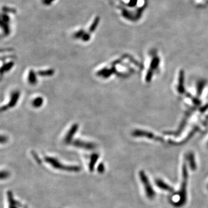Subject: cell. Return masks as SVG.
<instances>
[{"mask_svg":"<svg viewBox=\"0 0 208 208\" xmlns=\"http://www.w3.org/2000/svg\"><path fill=\"white\" fill-rule=\"evenodd\" d=\"M189 178V173L187 171L186 164H184L182 167V182L180 188L178 192L179 200L176 202H173V205L176 208H181L186 204L187 187Z\"/></svg>","mask_w":208,"mask_h":208,"instance_id":"obj_1","label":"cell"},{"mask_svg":"<svg viewBox=\"0 0 208 208\" xmlns=\"http://www.w3.org/2000/svg\"><path fill=\"white\" fill-rule=\"evenodd\" d=\"M45 161L49 164L53 168L61 170L68 172H79L81 170V168L78 165H67L62 164L57 159L52 157H45Z\"/></svg>","mask_w":208,"mask_h":208,"instance_id":"obj_2","label":"cell"},{"mask_svg":"<svg viewBox=\"0 0 208 208\" xmlns=\"http://www.w3.org/2000/svg\"><path fill=\"white\" fill-rule=\"evenodd\" d=\"M139 176L141 183H142L145 189V191L147 198L149 200H153L156 197V192L153 187L151 186L150 180L149 179L147 175L144 171H140L139 172Z\"/></svg>","mask_w":208,"mask_h":208,"instance_id":"obj_3","label":"cell"},{"mask_svg":"<svg viewBox=\"0 0 208 208\" xmlns=\"http://www.w3.org/2000/svg\"><path fill=\"white\" fill-rule=\"evenodd\" d=\"M7 194L8 201L9 205L8 208H21L23 207V206L20 202L16 201L14 199L13 193L11 191L9 190L8 191Z\"/></svg>","mask_w":208,"mask_h":208,"instance_id":"obj_4","label":"cell"},{"mask_svg":"<svg viewBox=\"0 0 208 208\" xmlns=\"http://www.w3.org/2000/svg\"><path fill=\"white\" fill-rule=\"evenodd\" d=\"M72 145L76 147L82 148L86 150H93L96 147V145L94 144L80 140H75Z\"/></svg>","mask_w":208,"mask_h":208,"instance_id":"obj_5","label":"cell"},{"mask_svg":"<svg viewBox=\"0 0 208 208\" xmlns=\"http://www.w3.org/2000/svg\"><path fill=\"white\" fill-rule=\"evenodd\" d=\"M156 185L160 189L164 191H166L170 193H173L174 191V189L172 187L169 186L168 184L165 183L163 180L161 179H157L155 181Z\"/></svg>","mask_w":208,"mask_h":208,"instance_id":"obj_6","label":"cell"},{"mask_svg":"<svg viewBox=\"0 0 208 208\" xmlns=\"http://www.w3.org/2000/svg\"><path fill=\"white\" fill-rule=\"evenodd\" d=\"M99 158V154L94 153L90 157V162L89 163V169L90 172H93L95 168V166Z\"/></svg>","mask_w":208,"mask_h":208,"instance_id":"obj_7","label":"cell"},{"mask_svg":"<svg viewBox=\"0 0 208 208\" xmlns=\"http://www.w3.org/2000/svg\"><path fill=\"white\" fill-rule=\"evenodd\" d=\"M19 96H20V93L19 92H14V93L13 94L12 98H11V102H9V104L7 105L6 107H4L3 108H2V111L3 110H5L7 108H11L13 107V106H14L15 104H16L17 101L18 100L19 98Z\"/></svg>","mask_w":208,"mask_h":208,"instance_id":"obj_8","label":"cell"},{"mask_svg":"<svg viewBox=\"0 0 208 208\" xmlns=\"http://www.w3.org/2000/svg\"><path fill=\"white\" fill-rule=\"evenodd\" d=\"M78 126L77 124H74V126H72L71 129L69 131V133H68L67 135L65 138V142L67 143L69 142L71 140L74 134L76 133V130L78 129Z\"/></svg>","mask_w":208,"mask_h":208,"instance_id":"obj_9","label":"cell"},{"mask_svg":"<svg viewBox=\"0 0 208 208\" xmlns=\"http://www.w3.org/2000/svg\"><path fill=\"white\" fill-rule=\"evenodd\" d=\"M189 162L190 169L192 171H195L197 169V164L193 154H190L189 156Z\"/></svg>","mask_w":208,"mask_h":208,"instance_id":"obj_10","label":"cell"},{"mask_svg":"<svg viewBox=\"0 0 208 208\" xmlns=\"http://www.w3.org/2000/svg\"><path fill=\"white\" fill-rule=\"evenodd\" d=\"M1 26L2 29H3V30H4V34L6 36H8L10 33V29H9V25H8V23L4 22V21L1 20Z\"/></svg>","mask_w":208,"mask_h":208,"instance_id":"obj_11","label":"cell"},{"mask_svg":"<svg viewBox=\"0 0 208 208\" xmlns=\"http://www.w3.org/2000/svg\"><path fill=\"white\" fill-rule=\"evenodd\" d=\"M99 23H100V18L98 16H97L94 20L91 25H90V29H89L90 32H93L96 30V29H97V26L99 25Z\"/></svg>","mask_w":208,"mask_h":208,"instance_id":"obj_12","label":"cell"},{"mask_svg":"<svg viewBox=\"0 0 208 208\" xmlns=\"http://www.w3.org/2000/svg\"><path fill=\"white\" fill-rule=\"evenodd\" d=\"M29 81L32 85H34L36 82V76L33 71H31L29 73Z\"/></svg>","mask_w":208,"mask_h":208,"instance_id":"obj_13","label":"cell"},{"mask_svg":"<svg viewBox=\"0 0 208 208\" xmlns=\"http://www.w3.org/2000/svg\"><path fill=\"white\" fill-rule=\"evenodd\" d=\"M97 172L100 174H103L105 171V167L103 162H100L98 165H97Z\"/></svg>","mask_w":208,"mask_h":208,"instance_id":"obj_14","label":"cell"},{"mask_svg":"<svg viewBox=\"0 0 208 208\" xmlns=\"http://www.w3.org/2000/svg\"><path fill=\"white\" fill-rule=\"evenodd\" d=\"M42 104H43V99L41 97L37 98L33 102V105L35 107H37V108L40 107V106H41V105H42Z\"/></svg>","mask_w":208,"mask_h":208,"instance_id":"obj_15","label":"cell"},{"mask_svg":"<svg viewBox=\"0 0 208 208\" xmlns=\"http://www.w3.org/2000/svg\"><path fill=\"white\" fill-rule=\"evenodd\" d=\"M10 176V173L8 171L3 170L1 172V179L5 180L8 179Z\"/></svg>","mask_w":208,"mask_h":208,"instance_id":"obj_16","label":"cell"},{"mask_svg":"<svg viewBox=\"0 0 208 208\" xmlns=\"http://www.w3.org/2000/svg\"><path fill=\"white\" fill-rule=\"evenodd\" d=\"M54 73L53 70H47V71H39L38 74L41 76H50L53 75Z\"/></svg>","mask_w":208,"mask_h":208,"instance_id":"obj_17","label":"cell"},{"mask_svg":"<svg viewBox=\"0 0 208 208\" xmlns=\"http://www.w3.org/2000/svg\"><path fill=\"white\" fill-rule=\"evenodd\" d=\"M13 64H14V63L11 62V63H8L7 64L4 65V67L1 69V73L3 74V72H6V71H8L9 69H10L12 67Z\"/></svg>","mask_w":208,"mask_h":208,"instance_id":"obj_18","label":"cell"},{"mask_svg":"<svg viewBox=\"0 0 208 208\" xmlns=\"http://www.w3.org/2000/svg\"><path fill=\"white\" fill-rule=\"evenodd\" d=\"M85 34V31L83 30H80L79 31L76 32L74 35V36L76 38H82V36H83V35Z\"/></svg>","mask_w":208,"mask_h":208,"instance_id":"obj_19","label":"cell"},{"mask_svg":"<svg viewBox=\"0 0 208 208\" xmlns=\"http://www.w3.org/2000/svg\"><path fill=\"white\" fill-rule=\"evenodd\" d=\"M82 40L84 41H87L89 40H90V36L89 34H87V33H85L83 36H82Z\"/></svg>","mask_w":208,"mask_h":208,"instance_id":"obj_20","label":"cell"},{"mask_svg":"<svg viewBox=\"0 0 208 208\" xmlns=\"http://www.w3.org/2000/svg\"><path fill=\"white\" fill-rule=\"evenodd\" d=\"M32 154L33 155V156L34 157V159L36 160V162H38V164H41V160L39 158V157L34 152H32Z\"/></svg>","mask_w":208,"mask_h":208,"instance_id":"obj_21","label":"cell"},{"mask_svg":"<svg viewBox=\"0 0 208 208\" xmlns=\"http://www.w3.org/2000/svg\"><path fill=\"white\" fill-rule=\"evenodd\" d=\"M54 0H43V3L45 5H49L50 4H52Z\"/></svg>","mask_w":208,"mask_h":208,"instance_id":"obj_22","label":"cell"},{"mask_svg":"<svg viewBox=\"0 0 208 208\" xmlns=\"http://www.w3.org/2000/svg\"><path fill=\"white\" fill-rule=\"evenodd\" d=\"M3 11L5 12H14L15 11H14V9H11V8H9L7 7H4L3 8Z\"/></svg>","mask_w":208,"mask_h":208,"instance_id":"obj_23","label":"cell"},{"mask_svg":"<svg viewBox=\"0 0 208 208\" xmlns=\"http://www.w3.org/2000/svg\"></svg>","mask_w":208,"mask_h":208,"instance_id":"obj_24","label":"cell"}]
</instances>
